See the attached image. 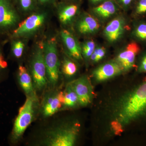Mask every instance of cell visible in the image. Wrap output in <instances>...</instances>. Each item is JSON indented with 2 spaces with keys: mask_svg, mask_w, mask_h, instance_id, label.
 <instances>
[{
  "mask_svg": "<svg viewBox=\"0 0 146 146\" xmlns=\"http://www.w3.org/2000/svg\"><path fill=\"white\" fill-rule=\"evenodd\" d=\"M146 117V78L143 83L127 95L121 105L117 123L118 125H127Z\"/></svg>",
  "mask_w": 146,
  "mask_h": 146,
  "instance_id": "1",
  "label": "cell"
},
{
  "mask_svg": "<svg viewBox=\"0 0 146 146\" xmlns=\"http://www.w3.org/2000/svg\"><path fill=\"white\" fill-rule=\"evenodd\" d=\"M47 9L39 8L21 21L9 37L27 40L36 36L44 29L48 21Z\"/></svg>",
  "mask_w": 146,
  "mask_h": 146,
  "instance_id": "2",
  "label": "cell"
},
{
  "mask_svg": "<svg viewBox=\"0 0 146 146\" xmlns=\"http://www.w3.org/2000/svg\"><path fill=\"white\" fill-rule=\"evenodd\" d=\"M43 50L47 79L52 85H55L59 79L60 67L56 37L43 40Z\"/></svg>",
  "mask_w": 146,
  "mask_h": 146,
  "instance_id": "3",
  "label": "cell"
},
{
  "mask_svg": "<svg viewBox=\"0 0 146 146\" xmlns=\"http://www.w3.org/2000/svg\"><path fill=\"white\" fill-rule=\"evenodd\" d=\"M14 0H0V37L8 39L22 21Z\"/></svg>",
  "mask_w": 146,
  "mask_h": 146,
  "instance_id": "4",
  "label": "cell"
},
{
  "mask_svg": "<svg viewBox=\"0 0 146 146\" xmlns=\"http://www.w3.org/2000/svg\"><path fill=\"white\" fill-rule=\"evenodd\" d=\"M36 99V97L27 96L23 105L19 109L11 135L12 143H16L21 138L31 123L34 116L35 103Z\"/></svg>",
  "mask_w": 146,
  "mask_h": 146,
  "instance_id": "5",
  "label": "cell"
},
{
  "mask_svg": "<svg viewBox=\"0 0 146 146\" xmlns=\"http://www.w3.org/2000/svg\"><path fill=\"white\" fill-rule=\"evenodd\" d=\"M34 47L31 61V70L35 86L38 90H41L46 85L48 80L43 54V41L36 43Z\"/></svg>",
  "mask_w": 146,
  "mask_h": 146,
  "instance_id": "6",
  "label": "cell"
},
{
  "mask_svg": "<svg viewBox=\"0 0 146 146\" xmlns=\"http://www.w3.org/2000/svg\"><path fill=\"white\" fill-rule=\"evenodd\" d=\"M79 131L77 123L62 127L52 131L45 140V144L50 146H72L75 143Z\"/></svg>",
  "mask_w": 146,
  "mask_h": 146,
  "instance_id": "7",
  "label": "cell"
},
{
  "mask_svg": "<svg viewBox=\"0 0 146 146\" xmlns=\"http://www.w3.org/2000/svg\"><path fill=\"white\" fill-rule=\"evenodd\" d=\"M80 3V2L58 1L54 8L58 21L62 26L73 25L79 13Z\"/></svg>",
  "mask_w": 146,
  "mask_h": 146,
  "instance_id": "8",
  "label": "cell"
},
{
  "mask_svg": "<svg viewBox=\"0 0 146 146\" xmlns=\"http://www.w3.org/2000/svg\"><path fill=\"white\" fill-rule=\"evenodd\" d=\"M77 33L82 36L94 35L100 28L99 21L93 15L83 12L78 16L73 25Z\"/></svg>",
  "mask_w": 146,
  "mask_h": 146,
  "instance_id": "9",
  "label": "cell"
},
{
  "mask_svg": "<svg viewBox=\"0 0 146 146\" xmlns=\"http://www.w3.org/2000/svg\"><path fill=\"white\" fill-rule=\"evenodd\" d=\"M127 26V20L119 16L112 19L105 27L103 35L108 42L113 44L119 41L125 33Z\"/></svg>",
  "mask_w": 146,
  "mask_h": 146,
  "instance_id": "10",
  "label": "cell"
},
{
  "mask_svg": "<svg viewBox=\"0 0 146 146\" xmlns=\"http://www.w3.org/2000/svg\"><path fill=\"white\" fill-rule=\"evenodd\" d=\"M141 52L140 44L132 40L118 55L116 61L121 67L123 71L127 72L134 67L136 57Z\"/></svg>",
  "mask_w": 146,
  "mask_h": 146,
  "instance_id": "11",
  "label": "cell"
},
{
  "mask_svg": "<svg viewBox=\"0 0 146 146\" xmlns=\"http://www.w3.org/2000/svg\"><path fill=\"white\" fill-rule=\"evenodd\" d=\"M59 37L65 51L72 59L78 61L83 60L81 44L74 35L64 29L59 33Z\"/></svg>",
  "mask_w": 146,
  "mask_h": 146,
  "instance_id": "12",
  "label": "cell"
},
{
  "mask_svg": "<svg viewBox=\"0 0 146 146\" xmlns=\"http://www.w3.org/2000/svg\"><path fill=\"white\" fill-rule=\"evenodd\" d=\"M69 85L78 98V103L86 106L91 103L93 97V89L88 78L85 76L72 81Z\"/></svg>",
  "mask_w": 146,
  "mask_h": 146,
  "instance_id": "13",
  "label": "cell"
},
{
  "mask_svg": "<svg viewBox=\"0 0 146 146\" xmlns=\"http://www.w3.org/2000/svg\"><path fill=\"white\" fill-rule=\"evenodd\" d=\"M123 72L121 67L115 60L100 65L94 70L93 75L96 81L102 82L119 75Z\"/></svg>",
  "mask_w": 146,
  "mask_h": 146,
  "instance_id": "14",
  "label": "cell"
},
{
  "mask_svg": "<svg viewBox=\"0 0 146 146\" xmlns=\"http://www.w3.org/2000/svg\"><path fill=\"white\" fill-rule=\"evenodd\" d=\"M121 8L115 0H108L91 9L92 15L98 21H104L119 12Z\"/></svg>",
  "mask_w": 146,
  "mask_h": 146,
  "instance_id": "15",
  "label": "cell"
},
{
  "mask_svg": "<svg viewBox=\"0 0 146 146\" xmlns=\"http://www.w3.org/2000/svg\"><path fill=\"white\" fill-rule=\"evenodd\" d=\"M17 76L19 84L27 96L36 97L31 76L23 65H20L18 67Z\"/></svg>",
  "mask_w": 146,
  "mask_h": 146,
  "instance_id": "16",
  "label": "cell"
},
{
  "mask_svg": "<svg viewBox=\"0 0 146 146\" xmlns=\"http://www.w3.org/2000/svg\"><path fill=\"white\" fill-rule=\"evenodd\" d=\"M130 36L140 44H146V21L142 19H134L131 31Z\"/></svg>",
  "mask_w": 146,
  "mask_h": 146,
  "instance_id": "17",
  "label": "cell"
},
{
  "mask_svg": "<svg viewBox=\"0 0 146 146\" xmlns=\"http://www.w3.org/2000/svg\"><path fill=\"white\" fill-rule=\"evenodd\" d=\"M62 103L58 94L48 98L43 106V112L45 117L52 116L60 109Z\"/></svg>",
  "mask_w": 146,
  "mask_h": 146,
  "instance_id": "18",
  "label": "cell"
},
{
  "mask_svg": "<svg viewBox=\"0 0 146 146\" xmlns=\"http://www.w3.org/2000/svg\"><path fill=\"white\" fill-rule=\"evenodd\" d=\"M14 2L21 16H28L39 8L36 0H14Z\"/></svg>",
  "mask_w": 146,
  "mask_h": 146,
  "instance_id": "19",
  "label": "cell"
},
{
  "mask_svg": "<svg viewBox=\"0 0 146 146\" xmlns=\"http://www.w3.org/2000/svg\"><path fill=\"white\" fill-rule=\"evenodd\" d=\"M58 94L62 104L66 107H74L78 103L77 96L69 84L64 92H60Z\"/></svg>",
  "mask_w": 146,
  "mask_h": 146,
  "instance_id": "20",
  "label": "cell"
},
{
  "mask_svg": "<svg viewBox=\"0 0 146 146\" xmlns=\"http://www.w3.org/2000/svg\"><path fill=\"white\" fill-rule=\"evenodd\" d=\"M25 40L21 38H10V54L11 57L19 59L23 54L26 45Z\"/></svg>",
  "mask_w": 146,
  "mask_h": 146,
  "instance_id": "21",
  "label": "cell"
},
{
  "mask_svg": "<svg viewBox=\"0 0 146 146\" xmlns=\"http://www.w3.org/2000/svg\"><path fill=\"white\" fill-rule=\"evenodd\" d=\"M62 70L65 76L71 77L75 75L77 72V66L71 58L65 56L62 64Z\"/></svg>",
  "mask_w": 146,
  "mask_h": 146,
  "instance_id": "22",
  "label": "cell"
},
{
  "mask_svg": "<svg viewBox=\"0 0 146 146\" xmlns=\"http://www.w3.org/2000/svg\"><path fill=\"white\" fill-rule=\"evenodd\" d=\"M132 8L134 19L142 18L146 15V0H136Z\"/></svg>",
  "mask_w": 146,
  "mask_h": 146,
  "instance_id": "23",
  "label": "cell"
},
{
  "mask_svg": "<svg viewBox=\"0 0 146 146\" xmlns=\"http://www.w3.org/2000/svg\"><path fill=\"white\" fill-rule=\"evenodd\" d=\"M81 46L83 58L89 60L96 48L95 42L92 40H86L82 44Z\"/></svg>",
  "mask_w": 146,
  "mask_h": 146,
  "instance_id": "24",
  "label": "cell"
},
{
  "mask_svg": "<svg viewBox=\"0 0 146 146\" xmlns=\"http://www.w3.org/2000/svg\"><path fill=\"white\" fill-rule=\"evenodd\" d=\"M141 53L137 67V70L139 73H146V50Z\"/></svg>",
  "mask_w": 146,
  "mask_h": 146,
  "instance_id": "25",
  "label": "cell"
},
{
  "mask_svg": "<svg viewBox=\"0 0 146 146\" xmlns=\"http://www.w3.org/2000/svg\"><path fill=\"white\" fill-rule=\"evenodd\" d=\"M4 43H5L4 41L0 40V75L2 72L7 69L8 67V64L5 58L3 50V46Z\"/></svg>",
  "mask_w": 146,
  "mask_h": 146,
  "instance_id": "26",
  "label": "cell"
},
{
  "mask_svg": "<svg viewBox=\"0 0 146 146\" xmlns=\"http://www.w3.org/2000/svg\"><path fill=\"white\" fill-rule=\"evenodd\" d=\"M39 8H54L58 0H36Z\"/></svg>",
  "mask_w": 146,
  "mask_h": 146,
  "instance_id": "27",
  "label": "cell"
},
{
  "mask_svg": "<svg viewBox=\"0 0 146 146\" xmlns=\"http://www.w3.org/2000/svg\"><path fill=\"white\" fill-rule=\"evenodd\" d=\"M120 8L127 11L132 7L136 0H115Z\"/></svg>",
  "mask_w": 146,
  "mask_h": 146,
  "instance_id": "28",
  "label": "cell"
},
{
  "mask_svg": "<svg viewBox=\"0 0 146 146\" xmlns=\"http://www.w3.org/2000/svg\"><path fill=\"white\" fill-rule=\"evenodd\" d=\"M94 52L96 55L97 60L99 62L104 57L106 53V50L104 47H96Z\"/></svg>",
  "mask_w": 146,
  "mask_h": 146,
  "instance_id": "29",
  "label": "cell"
},
{
  "mask_svg": "<svg viewBox=\"0 0 146 146\" xmlns=\"http://www.w3.org/2000/svg\"><path fill=\"white\" fill-rule=\"evenodd\" d=\"M88 1L91 5L94 6L98 5L101 3L104 2L108 0H88Z\"/></svg>",
  "mask_w": 146,
  "mask_h": 146,
  "instance_id": "30",
  "label": "cell"
},
{
  "mask_svg": "<svg viewBox=\"0 0 146 146\" xmlns=\"http://www.w3.org/2000/svg\"><path fill=\"white\" fill-rule=\"evenodd\" d=\"M58 1H65L80 2H81L82 0H58Z\"/></svg>",
  "mask_w": 146,
  "mask_h": 146,
  "instance_id": "31",
  "label": "cell"
}]
</instances>
